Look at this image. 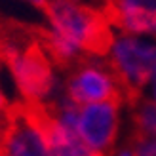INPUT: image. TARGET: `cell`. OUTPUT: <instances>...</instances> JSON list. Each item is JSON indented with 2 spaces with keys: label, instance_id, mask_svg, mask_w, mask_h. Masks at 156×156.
<instances>
[{
  "label": "cell",
  "instance_id": "cell-5",
  "mask_svg": "<svg viewBox=\"0 0 156 156\" xmlns=\"http://www.w3.org/2000/svg\"><path fill=\"white\" fill-rule=\"evenodd\" d=\"M0 151L4 156H53L36 129L25 101H15L0 114Z\"/></svg>",
  "mask_w": 156,
  "mask_h": 156
},
{
  "label": "cell",
  "instance_id": "cell-1",
  "mask_svg": "<svg viewBox=\"0 0 156 156\" xmlns=\"http://www.w3.org/2000/svg\"><path fill=\"white\" fill-rule=\"evenodd\" d=\"M42 13L59 33L88 57H107L112 50L114 34L103 12L74 0H46Z\"/></svg>",
  "mask_w": 156,
  "mask_h": 156
},
{
  "label": "cell",
  "instance_id": "cell-3",
  "mask_svg": "<svg viewBox=\"0 0 156 156\" xmlns=\"http://www.w3.org/2000/svg\"><path fill=\"white\" fill-rule=\"evenodd\" d=\"M107 65L122 91L124 103L133 108L141 99L143 88L156 73V44L122 34L114 38Z\"/></svg>",
  "mask_w": 156,
  "mask_h": 156
},
{
  "label": "cell",
  "instance_id": "cell-8",
  "mask_svg": "<svg viewBox=\"0 0 156 156\" xmlns=\"http://www.w3.org/2000/svg\"><path fill=\"white\" fill-rule=\"evenodd\" d=\"M101 12L126 34H156V0H105Z\"/></svg>",
  "mask_w": 156,
  "mask_h": 156
},
{
  "label": "cell",
  "instance_id": "cell-4",
  "mask_svg": "<svg viewBox=\"0 0 156 156\" xmlns=\"http://www.w3.org/2000/svg\"><path fill=\"white\" fill-rule=\"evenodd\" d=\"M65 93L76 107L86 103H114L122 105L124 97L108 69L107 61H97L88 55H80L76 65L69 71Z\"/></svg>",
  "mask_w": 156,
  "mask_h": 156
},
{
  "label": "cell",
  "instance_id": "cell-9",
  "mask_svg": "<svg viewBox=\"0 0 156 156\" xmlns=\"http://www.w3.org/2000/svg\"><path fill=\"white\" fill-rule=\"evenodd\" d=\"M34 36L38 44L42 46V50L46 51L48 59L51 61V65H55L61 71H71L76 65V61L80 59L78 48L69 42L67 38H63L59 33H55L53 29H48L44 25H34Z\"/></svg>",
  "mask_w": 156,
  "mask_h": 156
},
{
  "label": "cell",
  "instance_id": "cell-13",
  "mask_svg": "<svg viewBox=\"0 0 156 156\" xmlns=\"http://www.w3.org/2000/svg\"><path fill=\"white\" fill-rule=\"evenodd\" d=\"M152 78H154V99H156V73H154V76H152Z\"/></svg>",
  "mask_w": 156,
  "mask_h": 156
},
{
  "label": "cell",
  "instance_id": "cell-14",
  "mask_svg": "<svg viewBox=\"0 0 156 156\" xmlns=\"http://www.w3.org/2000/svg\"><path fill=\"white\" fill-rule=\"evenodd\" d=\"M0 156H4V152H2V151H0Z\"/></svg>",
  "mask_w": 156,
  "mask_h": 156
},
{
  "label": "cell",
  "instance_id": "cell-15",
  "mask_svg": "<svg viewBox=\"0 0 156 156\" xmlns=\"http://www.w3.org/2000/svg\"><path fill=\"white\" fill-rule=\"evenodd\" d=\"M74 2H76V0H74Z\"/></svg>",
  "mask_w": 156,
  "mask_h": 156
},
{
  "label": "cell",
  "instance_id": "cell-7",
  "mask_svg": "<svg viewBox=\"0 0 156 156\" xmlns=\"http://www.w3.org/2000/svg\"><path fill=\"white\" fill-rule=\"evenodd\" d=\"M120 105L114 103H93L80 108L78 114V133L90 149L101 154H111L120 128Z\"/></svg>",
  "mask_w": 156,
  "mask_h": 156
},
{
  "label": "cell",
  "instance_id": "cell-2",
  "mask_svg": "<svg viewBox=\"0 0 156 156\" xmlns=\"http://www.w3.org/2000/svg\"><path fill=\"white\" fill-rule=\"evenodd\" d=\"M4 61L25 103H46L57 88L51 61L36 38L21 46H0Z\"/></svg>",
  "mask_w": 156,
  "mask_h": 156
},
{
  "label": "cell",
  "instance_id": "cell-12",
  "mask_svg": "<svg viewBox=\"0 0 156 156\" xmlns=\"http://www.w3.org/2000/svg\"><path fill=\"white\" fill-rule=\"evenodd\" d=\"M6 107H8V101H6V97H4V93L0 91V114L6 111Z\"/></svg>",
  "mask_w": 156,
  "mask_h": 156
},
{
  "label": "cell",
  "instance_id": "cell-10",
  "mask_svg": "<svg viewBox=\"0 0 156 156\" xmlns=\"http://www.w3.org/2000/svg\"><path fill=\"white\" fill-rule=\"evenodd\" d=\"M133 131L156 137V103L139 99L133 107Z\"/></svg>",
  "mask_w": 156,
  "mask_h": 156
},
{
  "label": "cell",
  "instance_id": "cell-6",
  "mask_svg": "<svg viewBox=\"0 0 156 156\" xmlns=\"http://www.w3.org/2000/svg\"><path fill=\"white\" fill-rule=\"evenodd\" d=\"M36 129L44 137L53 156H103L90 149L76 129H69L61 124L48 103H25Z\"/></svg>",
  "mask_w": 156,
  "mask_h": 156
},
{
  "label": "cell",
  "instance_id": "cell-11",
  "mask_svg": "<svg viewBox=\"0 0 156 156\" xmlns=\"http://www.w3.org/2000/svg\"><path fill=\"white\" fill-rule=\"evenodd\" d=\"M129 154L131 156H156V137L143 135L133 131L129 137Z\"/></svg>",
  "mask_w": 156,
  "mask_h": 156
}]
</instances>
